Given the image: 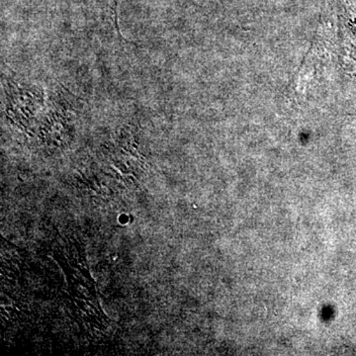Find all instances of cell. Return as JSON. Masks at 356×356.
Masks as SVG:
<instances>
[{"mask_svg": "<svg viewBox=\"0 0 356 356\" xmlns=\"http://www.w3.org/2000/svg\"><path fill=\"white\" fill-rule=\"evenodd\" d=\"M108 1L112 13H117V6H118L119 0H108Z\"/></svg>", "mask_w": 356, "mask_h": 356, "instance_id": "1", "label": "cell"}]
</instances>
